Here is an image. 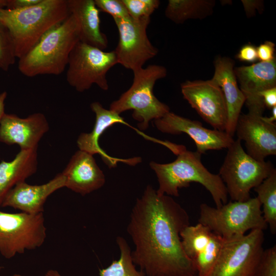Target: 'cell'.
I'll list each match as a JSON object with an SVG mask.
<instances>
[{
	"instance_id": "2e32d148",
	"label": "cell",
	"mask_w": 276,
	"mask_h": 276,
	"mask_svg": "<svg viewBox=\"0 0 276 276\" xmlns=\"http://www.w3.org/2000/svg\"><path fill=\"white\" fill-rule=\"evenodd\" d=\"M49 130L48 121L42 113H34L25 118L5 113L0 121V142L18 145L20 150L37 149Z\"/></svg>"
},
{
	"instance_id": "3957f363",
	"label": "cell",
	"mask_w": 276,
	"mask_h": 276,
	"mask_svg": "<svg viewBox=\"0 0 276 276\" xmlns=\"http://www.w3.org/2000/svg\"><path fill=\"white\" fill-rule=\"evenodd\" d=\"M176 155V159L170 163L151 162L149 164L157 178L158 195L178 197L179 189L188 187L191 182H197L210 192L216 208L227 202L224 183L219 174L212 173L202 164L201 154L188 150L182 145Z\"/></svg>"
},
{
	"instance_id": "4316f807",
	"label": "cell",
	"mask_w": 276,
	"mask_h": 276,
	"mask_svg": "<svg viewBox=\"0 0 276 276\" xmlns=\"http://www.w3.org/2000/svg\"><path fill=\"white\" fill-rule=\"evenodd\" d=\"M224 239L212 233L210 241L205 249L193 260L197 276H205L215 263Z\"/></svg>"
},
{
	"instance_id": "4dcf8cb0",
	"label": "cell",
	"mask_w": 276,
	"mask_h": 276,
	"mask_svg": "<svg viewBox=\"0 0 276 276\" xmlns=\"http://www.w3.org/2000/svg\"><path fill=\"white\" fill-rule=\"evenodd\" d=\"M98 9L112 16L113 19L130 17L122 0H94Z\"/></svg>"
},
{
	"instance_id": "ac0fdd59",
	"label": "cell",
	"mask_w": 276,
	"mask_h": 276,
	"mask_svg": "<svg viewBox=\"0 0 276 276\" xmlns=\"http://www.w3.org/2000/svg\"><path fill=\"white\" fill-rule=\"evenodd\" d=\"M65 187L82 196L102 188L105 176L93 155L79 150L72 156L62 172Z\"/></svg>"
},
{
	"instance_id": "8fae6325",
	"label": "cell",
	"mask_w": 276,
	"mask_h": 276,
	"mask_svg": "<svg viewBox=\"0 0 276 276\" xmlns=\"http://www.w3.org/2000/svg\"><path fill=\"white\" fill-rule=\"evenodd\" d=\"M119 39L116 49L118 64L132 72L143 67L156 56L158 49L150 42L147 33L150 17L133 19L116 18Z\"/></svg>"
},
{
	"instance_id": "f1b7e54d",
	"label": "cell",
	"mask_w": 276,
	"mask_h": 276,
	"mask_svg": "<svg viewBox=\"0 0 276 276\" xmlns=\"http://www.w3.org/2000/svg\"><path fill=\"white\" fill-rule=\"evenodd\" d=\"M129 16L133 19L150 17L160 4L158 0H122Z\"/></svg>"
},
{
	"instance_id": "603a6c76",
	"label": "cell",
	"mask_w": 276,
	"mask_h": 276,
	"mask_svg": "<svg viewBox=\"0 0 276 276\" xmlns=\"http://www.w3.org/2000/svg\"><path fill=\"white\" fill-rule=\"evenodd\" d=\"M215 5L213 0H169L166 16L176 24L190 19H203L212 14Z\"/></svg>"
},
{
	"instance_id": "d6986e66",
	"label": "cell",
	"mask_w": 276,
	"mask_h": 276,
	"mask_svg": "<svg viewBox=\"0 0 276 276\" xmlns=\"http://www.w3.org/2000/svg\"><path fill=\"white\" fill-rule=\"evenodd\" d=\"M215 72L212 79L223 93L227 110L225 131L233 137L236 124L245 98L238 87L234 73V62L227 57H218L215 61Z\"/></svg>"
},
{
	"instance_id": "5b68a950",
	"label": "cell",
	"mask_w": 276,
	"mask_h": 276,
	"mask_svg": "<svg viewBox=\"0 0 276 276\" xmlns=\"http://www.w3.org/2000/svg\"><path fill=\"white\" fill-rule=\"evenodd\" d=\"M133 82L130 88L110 105L109 109L118 113L133 110L132 117L139 122L140 129L145 130L149 122L163 117L170 111L169 107L154 95L156 82L166 77L165 67L150 64L133 72Z\"/></svg>"
},
{
	"instance_id": "836d02e7",
	"label": "cell",
	"mask_w": 276,
	"mask_h": 276,
	"mask_svg": "<svg viewBox=\"0 0 276 276\" xmlns=\"http://www.w3.org/2000/svg\"><path fill=\"white\" fill-rule=\"evenodd\" d=\"M41 0H1L2 8L18 9L30 7L38 3Z\"/></svg>"
},
{
	"instance_id": "7402d4cb",
	"label": "cell",
	"mask_w": 276,
	"mask_h": 276,
	"mask_svg": "<svg viewBox=\"0 0 276 276\" xmlns=\"http://www.w3.org/2000/svg\"><path fill=\"white\" fill-rule=\"evenodd\" d=\"M37 149L20 150L12 160L1 162L0 207L11 189L36 173L38 165Z\"/></svg>"
},
{
	"instance_id": "44dd1931",
	"label": "cell",
	"mask_w": 276,
	"mask_h": 276,
	"mask_svg": "<svg viewBox=\"0 0 276 276\" xmlns=\"http://www.w3.org/2000/svg\"><path fill=\"white\" fill-rule=\"evenodd\" d=\"M67 4L78 25L80 41L104 50L108 40L100 29V10L95 1L67 0Z\"/></svg>"
},
{
	"instance_id": "7c38bea8",
	"label": "cell",
	"mask_w": 276,
	"mask_h": 276,
	"mask_svg": "<svg viewBox=\"0 0 276 276\" xmlns=\"http://www.w3.org/2000/svg\"><path fill=\"white\" fill-rule=\"evenodd\" d=\"M185 99L214 129L225 131L227 110L220 87L212 79L186 81L181 84Z\"/></svg>"
},
{
	"instance_id": "e575fe53",
	"label": "cell",
	"mask_w": 276,
	"mask_h": 276,
	"mask_svg": "<svg viewBox=\"0 0 276 276\" xmlns=\"http://www.w3.org/2000/svg\"><path fill=\"white\" fill-rule=\"evenodd\" d=\"M265 107L272 109L276 106V87L266 89L259 94Z\"/></svg>"
},
{
	"instance_id": "6da1fadb",
	"label": "cell",
	"mask_w": 276,
	"mask_h": 276,
	"mask_svg": "<svg viewBox=\"0 0 276 276\" xmlns=\"http://www.w3.org/2000/svg\"><path fill=\"white\" fill-rule=\"evenodd\" d=\"M189 225V215L178 203L148 185L136 200L127 227L134 245V264L146 276H197L180 235Z\"/></svg>"
},
{
	"instance_id": "83f0119b",
	"label": "cell",
	"mask_w": 276,
	"mask_h": 276,
	"mask_svg": "<svg viewBox=\"0 0 276 276\" xmlns=\"http://www.w3.org/2000/svg\"><path fill=\"white\" fill-rule=\"evenodd\" d=\"M17 58L12 38L8 29L0 22V69L8 71Z\"/></svg>"
},
{
	"instance_id": "cb8c5ba5",
	"label": "cell",
	"mask_w": 276,
	"mask_h": 276,
	"mask_svg": "<svg viewBox=\"0 0 276 276\" xmlns=\"http://www.w3.org/2000/svg\"><path fill=\"white\" fill-rule=\"evenodd\" d=\"M256 197L263 208V218L271 233H276V169L259 185L254 188Z\"/></svg>"
},
{
	"instance_id": "ba28073f",
	"label": "cell",
	"mask_w": 276,
	"mask_h": 276,
	"mask_svg": "<svg viewBox=\"0 0 276 276\" xmlns=\"http://www.w3.org/2000/svg\"><path fill=\"white\" fill-rule=\"evenodd\" d=\"M116 64L114 51L105 52L79 41L70 54L66 80L80 93L90 89L93 84L107 90V74Z\"/></svg>"
},
{
	"instance_id": "8992f818",
	"label": "cell",
	"mask_w": 276,
	"mask_h": 276,
	"mask_svg": "<svg viewBox=\"0 0 276 276\" xmlns=\"http://www.w3.org/2000/svg\"><path fill=\"white\" fill-rule=\"evenodd\" d=\"M261 207L257 197L231 201L219 208L201 203L198 223L224 239L242 236L248 231L267 229Z\"/></svg>"
},
{
	"instance_id": "5bb4252c",
	"label": "cell",
	"mask_w": 276,
	"mask_h": 276,
	"mask_svg": "<svg viewBox=\"0 0 276 276\" xmlns=\"http://www.w3.org/2000/svg\"><path fill=\"white\" fill-rule=\"evenodd\" d=\"M235 133L237 139L244 142L246 153L252 158L263 161L276 155V124L267 122L263 115L241 113Z\"/></svg>"
},
{
	"instance_id": "f546056e",
	"label": "cell",
	"mask_w": 276,
	"mask_h": 276,
	"mask_svg": "<svg viewBox=\"0 0 276 276\" xmlns=\"http://www.w3.org/2000/svg\"><path fill=\"white\" fill-rule=\"evenodd\" d=\"M256 276H276V245L263 249L258 265Z\"/></svg>"
},
{
	"instance_id": "d6a6232c",
	"label": "cell",
	"mask_w": 276,
	"mask_h": 276,
	"mask_svg": "<svg viewBox=\"0 0 276 276\" xmlns=\"http://www.w3.org/2000/svg\"><path fill=\"white\" fill-rule=\"evenodd\" d=\"M236 57L242 61L254 62L258 59L257 48L250 44H245L240 49Z\"/></svg>"
},
{
	"instance_id": "4fadbf2b",
	"label": "cell",
	"mask_w": 276,
	"mask_h": 276,
	"mask_svg": "<svg viewBox=\"0 0 276 276\" xmlns=\"http://www.w3.org/2000/svg\"><path fill=\"white\" fill-rule=\"evenodd\" d=\"M157 129L171 134H188L194 142L196 152L200 154L208 150L227 148L234 142L233 137L225 131L210 129L203 126L198 121L168 112L162 118L154 120Z\"/></svg>"
},
{
	"instance_id": "8d00e7d4",
	"label": "cell",
	"mask_w": 276,
	"mask_h": 276,
	"mask_svg": "<svg viewBox=\"0 0 276 276\" xmlns=\"http://www.w3.org/2000/svg\"><path fill=\"white\" fill-rule=\"evenodd\" d=\"M7 97V93L6 91L0 94V121L6 113L5 112V105Z\"/></svg>"
},
{
	"instance_id": "7a4b0ae2",
	"label": "cell",
	"mask_w": 276,
	"mask_h": 276,
	"mask_svg": "<svg viewBox=\"0 0 276 276\" xmlns=\"http://www.w3.org/2000/svg\"><path fill=\"white\" fill-rule=\"evenodd\" d=\"M70 15L67 0H41L24 8H0V22L9 31L19 59Z\"/></svg>"
},
{
	"instance_id": "9a60e30c",
	"label": "cell",
	"mask_w": 276,
	"mask_h": 276,
	"mask_svg": "<svg viewBox=\"0 0 276 276\" xmlns=\"http://www.w3.org/2000/svg\"><path fill=\"white\" fill-rule=\"evenodd\" d=\"M234 73L245 98L248 112L263 115L265 107L259 94L276 87L275 60L237 67Z\"/></svg>"
},
{
	"instance_id": "e0dca14e",
	"label": "cell",
	"mask_w": 276,
	"mask_h": 276,
	"mask_svg": "<svg viewBox=\"0 0 276 276\" xmlns=\"http://www.w3.org/2000/svg\"><path fill=\"white\" fill-rule=\"evenodd\" d=\"M65 177L60 173L42 185L19 182L7 194L1 207H11L30 214L43 213L47 198L57 190L65 187Z\"/></svg>"
},
{
	"instance_id": "ab89813d",
	"label": "cell",
	"mask_w": 276,
	"mask_h": 276,
	"mask_svg": "<svg viewBox=\"0 0 276 276\" xmlns=\"http://www.w3.org/2000/svg\"><path fill=\"white\" fill-rule=\"evenodd\" d=\"M11 276H26V275H22V274H20L15 273V274H13L11 275Z\"/></svg>"
},
{
	"instance_id": "52a82bcc",
	"label": "cell",
	"mask_w": 276,
	"mask_h": 276,
	"mask_svg": "<svg viewBox=\"0 0 276 276\" xmlns=\"http://www.w3.org/2000/svg\"><path fill=\"white\" fill-rule=\"evenodd\" d=\"M227 149L218 174L232 201H246L250 198L251 190L267 178L275 168L270 161L258 160L248 155L238 139Z\"/></svg>"
},
{
	"instance_id": "f35d334b",
	"label": "cell",
	"mask_w": 276,
	"mask_h": 276,
	"mask_svg": "<svg viewBox=\"0 0 276 276\" xmlns=\"http://www.w3.org/2000/svg\"><path fill=\"white\" fill-rule=\"evenodd\" d=\"M43 276H63L57 270L50 269L44 274Z\"/></svg>"
},
{
	"instance_id": "d4e9b609",
	"label": "cell",
	"mask_w": 276,
	"mask_h": 276,
	"mask_svg": "<svg viewBox=\"0 0 276 276\" xmlns=\"http://www.w3.org/2000/svg\"><path fill=\"white\" fill-rule=\"evenodd\" d=\"M120 250L118 260H113L105 268L99 270L100 276H146L141 270H138L133 262L131 250L126 240L122 237H117Z\"/></svg>"
},
{
	"instance_id": "1f68e13d",
	"label": "cell",
	"mask_w": 276,
	"mask_h": 276,
	"mask_svg": "<svg viewBox=\"0 0 276 276\" xmlns=\"http://www.w3.org/2000/svg\"><path fill=\"white\" fill-rule=\"evenodd\" d=\"M275 44L270 41H266L257 48L258 59L262 62H270L274 58Z\"/></svg>"
},
{
	"instance_id": "ffe728a7",
	"label": "cell",
	"mask_w": 276,
	"mask_h": 276,
	"mask_svg": "<svg viewBox=\"0 0 276 276\" xmlns=\"http://www.w3.org/2000/svg\"><path fill=\"white\" fill-rule=\"evenodd\" d=\"M90 108L96 116L95 125L90 132L82 133L78 136L77 144L79 150L93 155L99 154L109 167H115L119 162L135 165L136 163L135 157L122 159L111 157L101 149L99 144V138L108 128L117 123L127 124L124 118L110 109L104 108L98 102H93L90 104Z\"/></svg>"
},
{
	"instance_id": "9c48e42d",
	"label": "cell",
	"mask_w": 276,
	"mask_h": 276,
	"mask_svg": "<svg viewBox=\"0 0 276 276\" xmlns=\"http://www.w3.org/2000/svg\"><path fill=\"white\" fill-rule=\"evenodd\" d=\"M47 238L43 213H10L0 211V253L9 259L41 246Z\"/></svg>"
},
{
	"instance_id": "60d3db41",
	"label": "cell",
	"mask_w": 276,
	"mask_h": 276,
	"mask_svg": "<svg viewBox=\"0 0 276 276\" xmlns=\"http://www.w3.org/2000/svg\"><path fill=\"white\" fill-rule=\"evenodd\" d=\"M3 267L0 266V271L3 269Z\"/></svg>"
},
{
	"instance_id": "30bf717a",
	"label": "cell",
	"mask_w": 276,
	"mask_h": 276,
	"mask_svg": "<svg viewBox=\"0 0 276 276\" xmlns=\"http://www.w3.org/2000/svg\"><path fill=\"white\" fill-rule=\"evenodd\" d=\"M264 240L261 229L224 239L215 263L205 276H256Z\"/></svg>"
},
{
	"instance_id": "484cf974",
	"label": "cell",
	"mask_w": 276,
	"mask_h": 276,
	"mask_svg": "<svg viewBox=\"0 0 276 276\" xmlns=\"http://www.w3.org/2000/svg\"><path fill=\"white\" fill-rule=\"evenodd\" d=\"M212 233L208 227L200 223L195 225H189L181 232L183 249L192 262L206 247Z\"/></svg>"
},
{
	"instance_id": "d590c367",
	"label": "cell",
	"mask_w": 276,
	"mask_h": 276,
	"mask_svg": "<svg viewBox=\"0 0 276 276\" xmlns=\"http://www.w3.org/2000/svg\"><path fill=\"white\" fill-rule=\"evenodd\" d=\"M241 2L243 5L246 14L250 17L255 14L256 10H263V2L262 1H246L242 0Z\"/></svg>"
},
{
	"instance_id": "74e56055",
	"label": "cell",
	"mask_w": 276,
	"mask_h": 276,
	"mask_svg": "<svg viewBox=\"0 0 276 276\" xmlns=\"http://www.w3.org/2000/svg\"><path fill=\"white\" fill-rule=\"evenodd\" d=\"M271 110V115L270 117H265V120L271 123H275L276 120V106L273 107Z\"/></svg>"
},
{
	"instance_id": "277c9868",
	"label": "cell",
	"mask_w": 276,
	"mask_h": 276,
	"mask_svg": "<svg viewBox=\"0 0 276 276\" xmlns=\"http://www.w3.org/2000/svg\"><path fill=\"white\" fill-rule=\"evenodd\" d=\"M78 25L70 13L63 22L46 33L24 56L18 69L24 76L59 75L67 66L70 54L79 41Z\"/></svg>"
},
{
	"instance_id": "b9f144b4",
	"label": "cell",
	"mask_w": 276,
	"mask_h": 276,
	"mask_svg": "<svg viewBox=\"0 0 276 276\" xmlns=\"http://www.w3.org/2000/svg\"><path fill=\"white\" fill-rule=\"evenodd\" d=\"M0 8H1V4H0Z\"/></svg>"
}]
</instances>
